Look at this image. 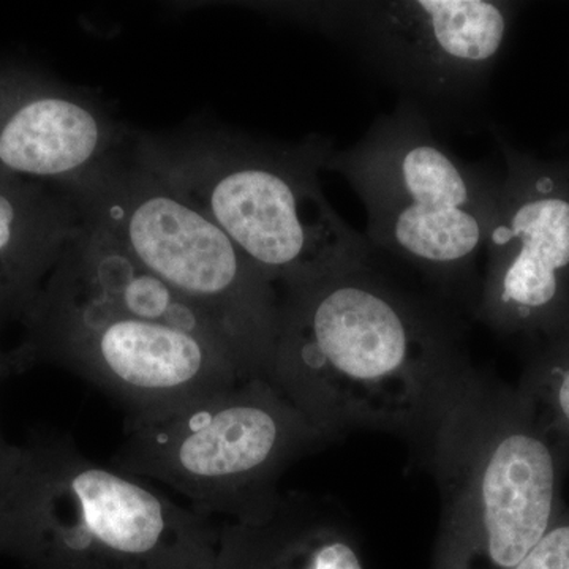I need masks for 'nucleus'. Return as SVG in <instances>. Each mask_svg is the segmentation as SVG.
<instances>
[{
	"label": "nucleus",
	"mask_w": 569,
	"mask_h": 569,
	"mask_svg": "<svg viewBox=\"0 0 569 569\" xmlns=\"http://www.w3.org/2000/svg\"><path fill=\"white\" fill-rule=\"evenodd\" d=\"M418 459L440 493L432 569H515L567 508V448L519 387L475 366Z\"/></svg>",
	"instance_id": "nucleus-2"
},
{
	"label": "nucleus",
	"mask_w": 569,
	"mask_h": 569,
	"mask_svg": "<svg viewBox=\"0 0 569 569\" xmlns=\"http://www.w3.org/2000/svg\"><path fill=\"white\" fill-rule=\"evenodd\" d=\"M467 318L370 254L280 290L268 380L329 441L395 433L415 455L473 362Z\"/></svg>",
	"instance_id": "nucleus-1"
},
{
	"label": "nucleus",
	"mask_w": 569,
	"mask_h": 569,
	"mask_svg": "<svg viewBox=\"0 0 569 569\" xmlns=\"http://www.w3.org/2000/svg\"><path fill=\"white\" fill-rule=\"evenodd\" d=\"M54 269L84 293L127 316L223 343L234 355L222 329L201 307L144 268L114 239L92 224L84 222L81 234Z\"/></svg>",
	"instance_id": "nucleus-14"
},
{
	"label": "nucleus",
	"mask_w": 569,
	"mask_h": 569,
	"mask_svg": "<svg viewBox=\"0 0 569 569\" xmlns=\"http://www.w3.org/2000/svg\"><path fill=\"white\" fill-rule=\"evenodd\" d=\"M515 569H569V508Z\"/></svg>",
	"instance_id": "nucleus-16"
},
{
	"label": "nucleus",
	"mask_w": 569,
	"mask_h": 569,
	"mask_svg": "<svg viewBox=\"0 0 569 569\" xmlns=\"http://www.w3.org/2000/svg\"><path fill=\"white\" fill-rule=\"evenodd\" d=\"M331 443L268 378L127 417L112 467L152 479L208 518L239 520L274 503L296 460Z\"/></svg>",
	"instance_id": "nucleus-6"
},
{
	"label": "nucleus",
	"mask_w": 569,
	"mask_h": 569,
	"mask_svg": "<svg viewBox=\"0 0 569 569\" xmlns=\"http://www.w3.org/2000/svg\"><path fill=\"white\" fill-rule=\"evenodd\" d=\"M325 171L343 176L361 198L378 260L413 272L427 293L475 320L500 183L452 156L403 103L351 148L335 149Z\"/></svg>",
	"instance_id": "nucleus-5"
},
{
	"label": "nucleus",
	"mask_w": 569,
	"mask_h": 569,
	"mask_svg": "<svg viewBox=\"0 0 569 569\" xmlns=\"http://www.w3.org/2000/svg\"><path fill=\"white\" fill-rule=\"evenodd\" d=\"M133 129L88 89L0 58V176L73 197L129 149Z\"/></svg>",
	"instance_id": "nucleus-11"
},
{
	"label": "nucleus",
	"mask_w": 569,
	"mask_h": 569,
	"mask_svg": "<svg viewBox=\"0 0 569 569\" xmlns=\"http://www.w3.org/2000/svg\"><path fill=\"white\" fill-rule=\"evenodd\" d=\"M82 228L69 194L0 176V332L24 321Z\"/></svg>",
	"instance_id": "nucleus-13"
},
{
	"label": "nucleus",
	"mask_w": 569,
	"mask_h": 569,
	"mask_svg": "<svg viewBox=\"0 0 569 569\" xmlns=\"http://www.w3.org/2000/svg\"><path fill=\"white\" fill-rule=\"evenodd\" d=\"M486 241L475 320L500 335L545 337L569 320V198L509 157Z\"/></svg>",
	"instance_id": "nucleus-10"
},
{
	"label": "nucleus",
	"mask_w": 569,
	"mask_h": 569,
	"mask_svg": "<svg viewBox=\"0 0 569 569\" xmlns=\"http://www.w3.org/2000/svg\"><path fill=\"white\" fill-rule=\"evenodd\" d=\"M212 569H366L353 519L339 501L280 492L260 515L220 523Z\"/></svg>",
	"instance_id": "nucleus-12"
},
{
	"label": "nucleus",
	"mask_w": 569,
	"mask_h": 569,
	"mask_svg": "<svg viewBox=\"0 0 569 569\" xmlns=\"http://www.w3.org/2000/svg\"><path fill=\"white\" fill-rule=\"evenodd\" d=\"M129 151L219 224L279 291L372 254L321 190L335 151L328 138L277 142L190 126L133 130Z\"/></svg>",
	"instance_id": "nucleus-3"
},
{
	"label": "nucleus",
	"mask_w": 569,
	"mask_h": 569,
	"mask_svg": "<svg viewBox=\"0 0 569 569\" xmlns=\"http://www.w3.org/2000/svg\"><path fill=\"white\" fill-rule=\"evenodd\" d=\"M71 198L86 223L114 239L219 325L246 380L268 378L280 291L219 224L134 162L129 149Z\"/></svg>",
	"instance_id": "nucleus-7"
},
{
	"label": "nucleus",
	"mask_w": 569,
	"mask_h": 569,
	"mask_svg": "<svg viewBox=\"0 0 569 569\" xmlns=\"http://www.w3.org/2000/svg\"><path fill=\"white\" fill-rule=\"evenodd\" d=\"M326 33L358 56L432 123L481 100L509 29L508 6L492 0H348L264 3Z\"/></svg>",
	"instance_id": "nucleus-9"
},
{
	"label": "nucleus",
	"mask_w": 569,
	"mask_h": 569,
	"mask_svg": "<svg viewBox=\"0 0 569 569\" xmlns=\"http://www.w3.org/2000/svg\"><path fill=\"white\" fill-rule=\"evenodd\" d=\"M220 523L62 433H36L0 485V557L21 569H212Z\"/></svg>",
	"instance_id": "nucleus-4"
},
{
	"label": "nucleus",
	"mask_w": 569,
	"mask_h": 569,
	"mask_svg": "<svg viewBox=\"0 0 569 569\" xmlns=\"http://www.w3.org/2000/svg\"><path fill=\"white\" fill-rule=\"evenodd\" d=\"M527 361L519 389L569 452V320L545 337Z\"/></svg>",
	"instance_id": "nucleus-15"
},
{
	"label": "nucleus",
	"mask_w": 569,
	"mask_h": 569,
	"mask_svg": "<svg viewBox=\"0 0 569 569\" xmlns=\"http://www.w3.org/2000/svg\"><path fill=\"white\" fill-rule=\"evenodd\" d=\"M11 372H13V370H11L9 351H3L2 348H0V381L9 377ZM17 455L18 445L9 443V441L3 438L2 432H0V485H2L7 473H9L11 466H13Z\"/></svg>",
	"instance_id": "nucleus-17"
},
{
	"label": "nucleus",
	"mask_w": 569,
	"mask_h": 569,
	"mask_svg": "<svg viewBox=\"0 0 569 569\" xmlns=\"http://www.w3.org/2000/svg\"><path fill=\"white\" fill-rule=\"evenodd\" d=\"M9 351L11 370L56 365L146 417L246 380L230 348L171 326L127 316L80 290L61 272L50 279Z\"/></svg>",
	"instance_id": "nucleus-8"
}]
</instances>
